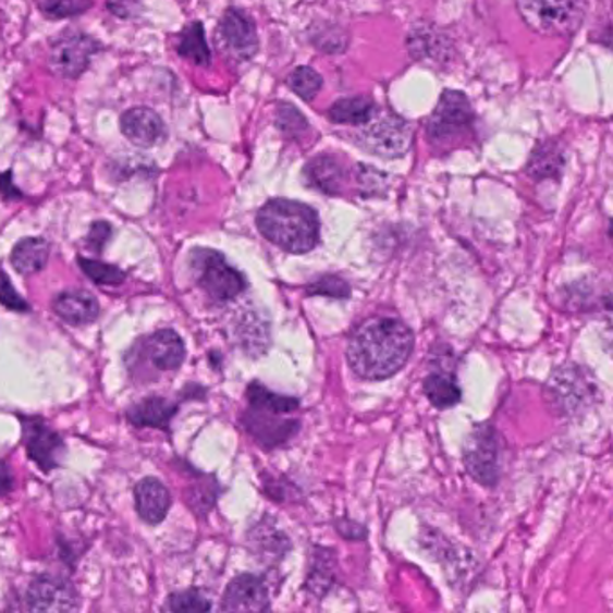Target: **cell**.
Here are the masks:
<instances>
[{"mask_svg":"<svg viewBox=\"0 0 613 613\" xmlns=\"http://www.w3.org/2000/svg\"><path fill=\"white\" fill-rule=\"evenodd\" d=\"M414 335L403 320L372 317L361 322L347 344V364L364 380H387L413 355Z\"/></svg>","mask_w":613,"mask_h":613,"instance_id":"6da1fadb","label":"cell"},{"mask_svg":"<svg viewBox=\"0 0 613 613\" xmlns=\"http://www.w3.org/2000/svg\"><path fill=\"white\" fill-rule=\"evenodd\" d=\"M256 223L270 243L286 253H311L319 245V214L303 201L273 198L259 209Z\"/></svg>","mask_w":613,"mask_h":613,"instance_id":"7a4b0ae2","label":"cell"},{"mask_svg":"<svg viewBox=\"0 0 613 613\" xmlns=\"http://www.w3.org/2000/svg\"><path fill=\"white\" fill-rule=\"evenodd\" d=\"M248 410L243 416V425L258 443L273 449L289 441L297 432V421L284 419L299 408V400L269 391L261 383L253 382L247 389Z\"/></svg>","mask_w":613,"mask_h":613,"instance_id":"3957f363","label":"cell"},{"mask_svg":"<svg viewBox=\"0 0 613 613\" xmlns=\"http://www.w3.org/2000/svg\"><path fill=\"white\" fill-rule=\"evenodd\" d=\"M522 21L547 37H571L587 15L585 0H516Z\"/></svg>","mask_w":613,"mask_h":613,"instance_id":"277c9868","label":"cell"},{"mask_svg":"<svg viewBox=\"0 0 613 613\" xmlns=\"http://www.w3.org/2000/svg\"><path fill=\"white\" fill-rule=\"evenodd\" d=\"M355 140L360 148L378 157L397 159L410 150L413 130L400 115L392 114L389 110H377L369 123L361 124Z\"/></svg>","mask_w":613,"mask_h":613,"instance_id":"5b68a950","label":"cell"},{"mask_svg":"<svg viewBox=\"0 0 613 613\" xmlns=\"http://www.w3.org/2000/svg\"><path fill=\"white\" fill-rule=\"evenodd\" d=\"M192 261L200 289L218 303L236 299L247 289L245 275L229 265L225 256L217 250L196 248Z\"/></svg>","mask_w":613,"mask_h":613,"instance_id":"8992f818","label":"cell"},{"mask_svg":"<svg viewBox=\"0 0 613 613\" xmlns=\"http://www.w3.org/2000/svg\"><path fill=\"white\" fill-rule=\"evenodd\" d=\"M475 114L466 94L444 90L427 123V137L433 146L452 145L474 132Z\"/></svg>","mask_w":613,"mask_h":613,"instance_id":"52a82bcc","label":"cell"},{"mask_svg":"<svg viewBox=\"0 0 613 613\" xmlns=\"http://www.w3.org/2000/svg\"><path fill=\"white\" fill-rule=\"evenodd\" d=\"M99 51L101 44L93 37L83 33H68L52 44L49 63L58 76L74 79L87 71L94 54Z\"/></svg>","mask_w":613,"mask_h":613,"instance_id":"ba28073f","label":"cell"},{"mask_svg":"<svg viewBox=\"0 0 613 613\" xmlns=\"http://www.w3.org/2000/svg\"><path fill=\"white\" fill-rule=\"evenodd\" d=\"M21 422L22 438L29 459L46 474L57 469L65 455V443L60 433L54 432L44 419L33 416H21Z\"/></svg>","mask_w":613,"mask_h":613,"instance_id":"9c48e42d","label":"cell"},{"mask_svg":"<svg viewBox=\"0 0 613 613\" xmlns=\"http://www.w3.org/2000/svg\"><path fill=\"white\" fill-rule=\"evenodd\" d=\"M464 463L480 485H495L500 474V450L493 428L482 425L471 433L464 450Z\"/></svg>","mask_w":613,"mask_h":613,"instance_id":"30bf717a","label":"cell"},{"mask_svg":"<svg viewBox=\"0 0 613 613\" xmlns=\"http://www.w3.org/2000/svg\"><path fill=\"white\" fill-rule=\"evenodd\" d=\"M218 44L236 60H250L258 52V32L253 19L243 10L229 8L217 27Z\"/></svg>","mask_w":613,"mask_h":613,"instance_id":"8fae6325","label":"cell"},{"mask_svg":"<svg viewBox=\"0 0 613 613\" xmlns=\"http://www.w3.org/2000/svg\"><path fill=\"white\" fill-rule=\"evenodd\" d=\"M27 604L33 612H74L79 609V598L62 577L40 576L29 585Z\"/></svg>","mask_w":613,"mask_h":613,"instance_id":"7c38bea8","label":"cell"},{"mask_svg":"<svg viewBox=\"0 0 613 613\" xmlns=\"http://www.w3.org/2000/svg\"><path fill=\"white\" fill-rule=\"evenodd\" d=\"M269 609V588L261 577L253 574L234 577L223 593V612H265Z\"/></svg>","mask_w":613,"mask_h":613,"instance_id":"4fadbf2b","label":"cell"},{"mask_svg":"<svg viewBox=\"0 0 613 613\" xmlns=\"http://www.w3.org/2000/svg\"><path fill=\"white\" fill-rule=\"evenodd\" d=\"M121 132L132 145L139 148H154L164 143L168 128L155 110L135 107L121 115Z\"/></svg>","mask_w":613,"mask_h":613,"instance_id":"5bb4252c","label":"cell"},{"mask_svg":"<svg viewBox=\"0 0 613 613\" xmlns=\"http://www.w3.org/2000/svg\"><path fill=\"white\" fill-rule=\"evenodd\" d=\"M309 186L328 195H342L350 184V171L335 155H317L305 168Z\"/></svg>","mask_w":613,"mask_h":613,"instance_id":"9a60e30c","label":"cell"},{"mask_svg":"<svg viewBox=\"0 0 613 613\" xmlns=\"http://www.w3.org/2000/svg\"><path fill=\"white\" fill-rule=\"evenodd\" d=\"M135 510L139 513L140 520H145L150 526H157L164 522L170 513L171 495L159 479L146 477L135 486Z\"/></svg>","mask_w":613,"mask_h":613,"instance_id":"2e32d148","label":"cell"},{"mask_svg":"<svg viewBox=\"0 0 613 613\" xmlns=\"http://www.w3.org/2000/svg\"><path fill=\"white\" fill-rule=\"evenodd\" d=\"M146 351L159 371H175L186 360V344L173 330L155 331L146 339Z\"/></svg>","mask_w":613,"mask_h":613,"instance_id":"e0dca14e","label":"cell"},{"mask_svg":"<svg viewBox=\"0 0 613 613\" xmlns=\"http://www.w3.org/2000/svg\"><path fill=\"white\" fill-rule=\"evenodd\" d=\"M52 308L68 324H90L99 317V303L90 292L68 290L57 295Z\"/></svg>","mask_w":613,"mask_h":613,"instance_id":"ac0fdd59","label":"cell"},{"mask_svg":"<svg viewBox=\"0 0 613 613\" xmlns=\"http://www.w3.org/2000/svg\"><path fill=\"white\" fill-rule=\"evenodd\" d=\"M175 403L168 402L162 396L145 397L143 402L135 403L128 408L126 418L135 427L145 428H170L171 419L176 414Z\"/></svg>","mask_w":613,"mask_h":613,"instance_id":"d6986e66","label":"cell"},{"mask_svg":"<svg viewBox=\"0 0 613 613\" xmlns=\"http://www.w3.org/2000/svg\"><path fill=\"white\" fill-rule=\"evenodd\" d=\"M49 243L44 237H24L11 250V265L22 275H32L46 269Z\"/></svg>","mask_w":613,"mask_h":613,"instance_id":"ffe728a7","label":"cell"},{"mask_svg":"<svg viewBox=\"0 0 613 613\" xmlns=\"http://www.w3.org/2000/svg\"><path fill=\"white\" fill-rule=\"evenodd\" d=\"M563 168H565V154H563L562 146L543 143L532 151L531 160L527 162V175L537 181L556 179L562 175Z\"/></svg>","mask_w":613,"mask_h":613,"instance_id":"44dd1931","label":"cell"},{"mask_svg":"<svg viewBox=\"0 0 613 613\" xmlns=\"http://www.w3.org/2000/svg\"><path fill=\"white\" fill-rule=\"evenodd\" d=\"M377 105L372 103V99L361 98H344L335 101V105L328 110L331 121L336 124H361L369 123L372 115L377 114Z\"/></svg>","mask_w":613,"mask_h":613,"instance_id":"7402d4cb","label":"cell"},{"mask_svg":"<svg viewBox=\"0 0 613 613\" xmlns=\"http://www.w3.org/2000/svg\"><path fill=\"white\" fill-rule=\"evenodd\" d=\"M176 52L201 68H207L211 63V49L207 46L206 32H204L201 22H192L189 26L184 27V32L179 37Z\"/></svg>","mask_w":613,"mask_h":613,"instance_id":"603a6c76","label":"cell"},{"mask_svg":"<svg viewBox=\"0 0 613 613\" xmlns=\"http://www.w3.org/2000/svg\"><path fill=\"white\" fill-rule=\"evenodd\" d=\"M425 394L432 403L433 407L450 408L454 407L455 403H459L461 389L455 382V378L444 372H433L425 380Z\"/></svg>","mask_w":613,"mask_h":613,"instance_id":"cb8c5ba5","label":"cell"},{"mask_svg":"<svg viewBox=\"0 0 613 613\" xmlns=\"http://www.w3.org/2000/svg\"><path fill=\"white\" fill-rule=\"evenodd\" d=\"M77 265H79L82 272L96 284L118 286L126 279V272H123L115 265L105 263L99 259L77 258Z\"/></svg>","mask_w":613,"mask_h":613,"instance_id":"d4e9b609","label":"cell"},{"mask_svg":"<svg viewBox=\"0 0 613 613\" xmlns=\"http://www.w3.org/2000/svg\"><path fill=\"white\" fill-rule=\"evenodd\" d=\"M275 126L284 137H290V139H299L303 135L308 134L309 130V123L303 112L290 103L278 105Z\"/></svg>","mask_w":613,"mask_h":613,"instance_id":"484cf974","label":"cell"},{"mask_svg":"<svg viewBox=\"0 0 613 613\" xmlns=\"http://www.w3.org/2000/svg\"><path fill=\"white\" fill-rule=\"evenodd\" d=\"M289 87L305 101H314L322 88V76L311 68H297L290 74Z\"/></svg>","mask_w":613,"mask_h":613,"instance_id":"4316f807","label":"cell"},{"mask_svg":"<svg viewBox=\"0 0 613 613\" xmlns=\"http://www.w3.org/2000/svg\"><path fill=\"white\" fill-rule=\"evenodd\" d=\"M165 610H171V612H209L211 603L198 590H184V592L171 593L168 603H165Z\"/></svg>","mask_w":613,"mask_h":613,"instance_id":"83f0119b","label":"cell"},{"mask_svg":"<svg viewBox=\"0 0 613 613\" xmlns=\"http://www.w3.org/2000/svg\"><path fill=\"white\" fill-rule=\"evenodd\" d=\"M93 8V0H44V11L54 19L82 15Z\"/></svg>","mask_w":613,"mask_h":613,"instance_id":"f1b7e54d","label":"cell"},{"mask_svg":"<svg viewBox=\"0 0 613 613\" xmlns=\"http://www.w3.org/2000/svg\"><path fill=\"white\" fill-rule=\"evenodd\" d=\"M0 305L11 309V311H21V314H27L32 309L29 303L13 289L11 279L8 278L4 270H0Z\"/></svg>","mask_w":613,"mask_h":613,"instance_id":"f546056e","label":"cell"},{"mask_svg":"<svg viewBox=\"0 0 613 613\" xmlns=\"http://www.w3.org/2000/svg\"><path fill=\"white\" fill-rule=\"evenodd\" d=\"M311 295H328L333 299H347L351 295V289L345 281L339 278H322L317 283L311 284L308 290Z\"/></svg>","mask_w":613,"mask_h":613,"instance_id":"4dcf8cb0","label":"cell"},{"mask_svg":"<svg viewBox=\"0 0 613 613\" xmlns=\"http://www.w3.org/2000/svg\"><path fill=\"white\" fill-rule=\"evenodd\" d=\"M114 234V229L109 222H94L88 231L87 245L94 253H103L109 245L110 237Z\"/></svg>","mask_w":613,"mask_h":613,"instance_id":"1f68e13d","label":"cell"},{"mask_svg":"<svg viewBox=\"0 0 613 613\" xmlns=\"http://www.w3.org/2000/svg\"><path fill=\"white\" fill-rule=\"evenodd\" d=\"M13 490V475H11L10 466L0 461V496L8 495Z\"/></svg>","mask_w":613,"mask_h":613,"instance_id":"d6a6232c","label":"cell"},{"mask_svg":"<svg viewBox=\"0 0 613 613\" xmlns=\"http://www.w3.org/2000/svg\"><path fill=\"white\" fill-rule=\"evenodd\" d=\"M0 195L4 196L5 200H10V198H21L22 196L21 192L11 184V171H8L4 175H0Z\"/></svg>","mask_w":613,"mask_h":613,"instance_id":"836d02e7","label":"cell"}]
</instances>
